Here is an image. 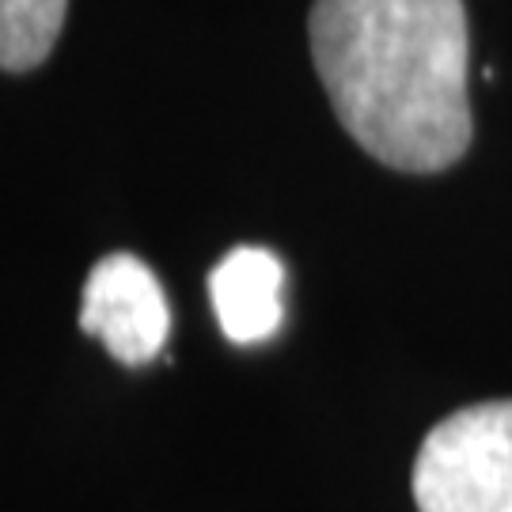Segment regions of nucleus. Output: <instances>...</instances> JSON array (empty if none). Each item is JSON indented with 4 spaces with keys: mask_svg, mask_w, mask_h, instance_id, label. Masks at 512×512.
Wrapping results in <instances>:
<instances>
[{
    "mask_svg": "<svg viewBox=\"0 0 512 512\" xmlns=\"http://www.w3.org/2000/svg\"><path fill=\"white\" fill-rule=\"evenodd\" d=\"M315 73L346 133L395 171H444L471 145L463 0H315Z\"/></svg>",
    "mask_w": 512,
    "mask_h": 512,
    "instance_id": "1",
    "label": "nucleus"
},
{
    "mask_svg": "<svg viewBox=\"0 0 512 512\" xmlns=\"http://www.w3.org/2000/svg\"><path fill=\"white\" fill-rule=\"evenodd\" d=\"M418 512H512V403L444 418L414 459Z\"/></svg>",
    "mask_w": 512,
    "mask_h": 512,
    "instance_id": "2",
    "label": "nucleus"
},
{
    "mask_svg": "<svg viewBox=\"0 0 512 512\" xmlns=\"http://www.w3.org/2000/svg\"><path fill=\"white\" fill-rule=\"evenodd\" d=\"M80 327L99 338L122 365L137 368L160 357L171 334V308L156 274L137 255L99 258L84 285Z\"/></svg>",
    "mask_w": 512,
    "mask_h": 512,
    "instance_id": "3",
    "label": "nucleus"
},
{
    "mask_svg": "<svg viewBox=\"0 0 512 512\" xmlns=\"http://www.w3.org/2000/svg\"><path fill=\"white\" fill-rule=\"evenodd\" d=\"M285 266L266 247H236L209 274V300L228 342L258 346L285 319Z\"/></svg>",
    "mask_w": 512,
    "mask_h": 512,
    "instance_id": "4",
    "label": "nucleus"
},
{
    "mask_svg": "<svg viewBox=\"0 0 512 512\" xmlns=\"http://www.w3.org/2000/svg\"><path fill=\"white\" fill-rule=\"evenodd\" d=\"M69 0H0V69L27 73L54 50Z\"/></svg>",
    "mask_w": 512,
    "mask_h": 512,
    "instance_id": "5",
    "label": "nucleus"
}]
</instances>
